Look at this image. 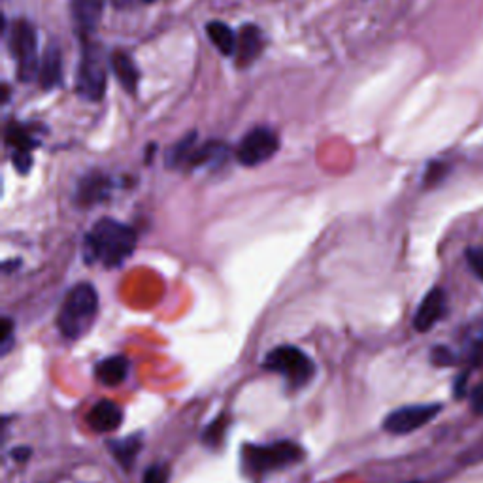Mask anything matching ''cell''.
Wrapping results in <instances>:
<instances>
[{
	"mask_svg": "<svg viewBox=\"0 0 483 483\" xmlns=\"http://www.w3.org/2000/svg\"><path fill=\"white\" fill-rule=\"evenodd\" d=\"M138 236L133 227L116 219H101L86 236V263H102L106 268L121 266L136 250Z\"/></svg>",
	"mask_w": 483,
	"mask_h": 483,
	"instance_id": "cell-1",
	"label": "cell"
},
{
	"mask_svg": "<svg viewBox=\"0 0 483 483\" xmlns=\"http://www.w3.org/2000/svg\"><path fill=\"white\" fill-rule=\"evenodd\" d=\"M96 315H99V293L91 283H78L62 300L57 327L64 338L78 340L91 331Z\"/></svg>",
	"mask_w": 483,
	"mask_h": 483,
	"instance_id": "cell-2",
	"label": "cell"
},
{
	"mask_svg": "<svg viewBox=\"0 0 483 483\" xmlns=\"http://www.w3.org/2000/svg\"><path fill=\"white\" fill-rule=\"evenodd\" d=\"M242 469L246 474L261 476L266 472L282 471L304 459V449L289 440L274 444H248L242 447Z\"/></svg>",
	"mask_w": 483,
	"mask_h": 483,
	"instance_id": "cell-3",
	"label": "cell"
},
{
	"mask_svg": "<svg viewBox=\"0 0 483 483\" xmlns=\"http://www.w3.org/2000/svg\"><path fill=\"white\" fill-rule=\"evenodd\" d=\"M263 368L268 372L280 374L287 380L289 388L300 389L315 374V364L310 356L295 346L274 348L263 361Z\"/></svg>",
	"mask_w": 483,
	"mask_h": 483,
	"instance_id": "cell-4",
	"label": "cell"
},
{
	"mask_svg": "<svg viewBox=\"0 0 483 483\" xmlns=\"http://www.w3.org/2000/svg\"><path fill=\"white\" fill-rule=\"evenodd\" d=\"M108 82V69H106V55L99 44L87 42L84 45L82 61H79L78 70V84L76 91L86 101L99 102L106 93Z\"/></svg>",
	"mask_w": 483,
	"mask_h": 483,
	"instance_id": "cell-5",
	"label": "cell"
},
{
	"mask_svg": "<svg viewBox=\"0 0 483 483\" xmlns=\"http://www.w3.org/2000/svg\"><path fill=\"white\" fill-rule=\"evenodd\" d=\"M10 50L13 59L18 61V74L21 82H30L32 78L38 76V37L32 23L25 20L13 23L10 35Z\"/></svg>",
	"mask_w": 483,
	"mask_h": 483,
	"instance_id": "cell-6",
	"label": "cell"
},
{
	"mask_svg": "<svg viewBox=\"0 0 483 483\" xmlns=\"http://www.w3.org/2000/svg\"><path fill=\"white\" fill-rule=\"evenodd\" d=\"M280 148L278 135L266 127H257L242 138L236 150V159L244 167H257L266 163L268 159L276 155Z\"/></svg>",
	"mask_w": 483,
	"mask_h": 483,
	"instance_id": "cell-7",
	"label": "cell"
},
{
	"mask_svg": "<svg viewBox=\"0 0 483 483\" xmlns=\"http://www.w3.org/2000/svg\"><path fill=\"white\" fill-rule=\"evenodd\" d=\"M442 412V405H410L391 412L383 420V430L395 437L410 434L429 425Z\"/></svg>",
	"mask_w": 483,
	"mask_h": 483,
	"instance_id": "cell-8",
	"label": "cell"
},
{
	"mask_svg": "<svg viewBox=\"0 0 483 483\" xmlns=\"http://www.w3.org/2000/svg\"><path fill=\"white\" fill-rule=\"evenodd\" d=\"M446 314V293L440 287H434L422 300L413 315V329L417 332L430 331Z\"/></svg>",
	"mask_w": 483,
	"mask_h": 483,
	"instance_id": "cell-9",
	"label": "cell"
},
{
	"mask_svg": "<svg viewBox=\"0 0 483 483\" xmlns=\"http://www.w3.org/2000/svg\"><path fill=\"white\" fill-rule=\"evenodd\" d=\"M106 0H70L72 21L82 37H89L102 21Z\"/></svg>",
	"mask_w": 483,
	"mask_h": 483,
	"instance_id": "cell-10",
	"label": "cell"
},
{
	"mask_svg": "<svg viewBox=\"0 0 483 483\" xmlns=\"http://www.w3.org/2000/svg\"><path fill=\"white\" fill-rule=\"evenodd\" d=\"M123 410L119 405H116L114 400H99L94 402L93 408L87 413V425L91 430L99 432V434H108L114 432L121 427L123 423Z\"/></svg>",
	"mask_w": 483,
	"mask_h": 483,
	"instance_id": "cell-11",
	"label": "cell"
},
{
	"mask_svg": "<svg viewBox=\"0 0 483 483\" xmlns=\"http://www.w3.org/2000/svg\"><path fill=\"white\" fill-rule=\"evenodd\" d=\"M265 50V37L261 29L255 25H246L240 32V40L236 47L238 64L240 67H248L257 57H259Z\"/></svg>",
	"mask_w": 483,
	"mask_h": 483,
	"instance_id": "cell-12",
	"label": "cell"
},
{
	"mask_svg": "<svg viewBox=\"0 0 483 483\" xmlns=\"http://www.w3.org/2000/svg\"><path fill=\"white\" fill-rule=\"evenodd\" d=\"M40 86L45 91H52L61 86L62 82V53L55 44H52L45 50V55L40 62V72H38Z\"/></svg>",
	"mask_w": 483,
	"mask_h": 483,
	"instance_id": "cell-13",
	"label": "cell"
},
{
	"mask_svg": "<svg viewBox=\"0 0 483 483\" xmlns=\"http://www.w3.org/2000/svg\"><path fill=\"white\" fill-rule=\"evenodd\" d=\"M128 374V359L123 356H111L94 366V376L106 388H118Z\"/></svg>",
	"mask_w": 483,
	"mask_h": 483,
	"instance_id": "cell-14",
	"label": "cell"
},
{
	"mask_svg": "<svg viewBox=\"0 0 483 483\" xmlns=\"http://www.w3.org/2000/svg\"><path fill=\"white\" fill-rule=\"evenodd\" d=\"M110 67L114 70L116 78L119 79V84L127 93H136L138 82H140V74L135 61L131 55H127L125 52H114V55L110 57Z\"/></svg>",
	"mask_w": 483,
	"mask_h": 483,
	"instance_id": "cell-15",
	"label": "cell"
},
{
	"mask_svg": "<svg viewBox=\"0 0 483 483\" xmlns=\"http://www.w3.org/2000/svg\"><path fill=\"white\" fill-rule=\"evenodd\" d=\"M110 447V454L116 457V461L123 466V469H131V466L135 464L140 449H142V438L136 437V434H133V437H127L123 440H114L108 444Z\"/></svg>",
	"mask_w": 483,
	"mask_h": 483,
	"instance_id": "cell-16",
	"label": "cell"
},
{
	"mask_svg": "<svg viewBox=\"0 0 483 483\" xmlns=\"http://www.w3.org/2000/svg\"><path fill=\"white\" fill-rule=\"evenodd\" d=\"M206 32L210 42L217 47L221 55H234L238 40L234 37V32L221 21H210L206 25Z\"/></svg>",
	"mask_w": 483,
	"mask_h": 483,
	"instance_id": "cell-17",
	"label": "cell"
},
{
	"mask_svg": "<svg viewBox=\"0 0 483 483\" xmlns=\"http://www.w3.org/2000/svg\"><path fill=\"white\" fill-rule=\"evenodd\" d=\"M6 142L8 146L15 148V151H30L37 146V142L25 131L21 125H10L6 131Z\"/></svg>",
	"mask_w": 483,
	"mask_h": 483,
	"instance_id": "cell-18",
	"label": "cell"
},
{
	"mask_svg": "<svg viewBox=\"0 0 483 483\" xmlns=\"http://www.w3.org/2000/svg\"><path fill=\"white\" fill-rule=\"evenodd\" d=\"M195 142H197V135L191 133L187 135L178 146H176L170 153V159H168V165L170 167H182L184 163H189L191 155L195 153Z\"/></svg>",
	"mask_w": 483,
	"mask_h": 483,
	"instance_id": "cell-19",
	"label": "cell"
},
{
	"mask_svg": "<svg viewBox=\"0 0 483 483\" xmlns=\"http://www.w3.org/2000/svg\"><path fill=\"white\" fill-rule=\"evenodd\" d=\"M106 195V182L101 178H89L79 187V201L82 202H96Z\"/></svg>",
	"mask_w": 483,
	"mask_h": 483,
	"instance_id": "cell-20",
	"label": "cell"
},
{
	"mask_svg": "<svg viewBox=\"0 0 483 483\" xmlns=\"http://www.w3.org/2000/svg\"><path fill=\"white\" fill-rule=\"evenodd\" d=\"M225 420H223V415L217 417L216 422H212L210 425L206 427V430L202 432V442L206 446H210V447H217L225 437Z\"/></svg>",
	"mask_w": 483,
	"mask_h": 483,
	"instance_id": "cell-21",
	"label": "cell"
},
{
	"mask_svg": "<svg viewBox=\"0 0 483 483\" xmlns=\"http://www.w3.org/2000/svg\"><path fill=\"white\" fill-rule=\"evenodd\" d=\"M430 361H432V364H437V366H455L457 356L446 346H437L430 353Z\"/></svg>",
	"mask_w": 483,
	"mask_h": 483,
	"instance_id": "cell-22",
	"label": "cell"
},
{
	"mask_svg": "<svg viewBox=\"0 0 483 483\" xmlns=\"http://www.w3.org/2000/svg\"><path fill=\"white\" fill-rule=\"evenodd\" d=\"M13 331H15V325H13V321L10 317H4L3 319V331H0V353H3V357H6L12 346H13V340H15V336H13Z\"/></svg>",
	"mask_w": 483,
	"mask_h": 483,
	"instance_id": "cell-23",
	"label": "cell"
},
{
	"mask_svg": "<svg viewBox=\"0 0 483 483\" xmlns=\"http://www.w3.org/2000/svg\"><path fill=\"white\" fill-rule=\"evenodd\" d=\"M466 263H469L471 270L483 282V248L466 250Z\"/></svg>",
	"mask_w": 483,
	"mask_h": 483,
	"instance_id": "cell-24",
	"label": "cell"
},
{
	"mask_svg": "<svg viewBox=\"0 0 483 483\" xmlns=\"http://www.w3.org/2000/svg\"><path fill=\"white\" fill-rule=\"evenodd\" d=\"M142 483H168V469L160 464H153L142 478Z\"/></svg>",
	"mask_w": 483,
	"mask_h": 483,
	"instance_id": "cell-25",
	"label": "cell"
},
{
	"mask_svg": "<svg viewBox=\"0 0 483 483\" xmlns=\"http://www.w3.org/2000/svg\"><path fill=\"white\" fill-rule=\"evenodd\" d=\"M471 406L476 413H483V383L471 393Z\"/></svg>",
	"mask_w": 483,
	"mask_h": 483,
	"instance_id": "cell-26",
	"label": "cell"
},
{
	"mask_svg": "<svg viewBox=\"0 0 483 483\" xmlns=\"http://www.w3.org/2000/svg\"><path fill=\"white\" fill-rule=\"evenodd\" d=\"M30 455H32V449H30V447H27V446L13 447V449H12V457H13V461L25 463V461H29V459H30Z\"/></svg>",
	"mask_w": 483,
	"mask_h": 483,
	"instance_id": "cell-27",
	"label": "cell"
},
{
	"mask_svg": "<svg viewBox=\"0 0 483 483\" xmlns=\"http://www.w3.org/2000/svg\"><path fill=\"white\" fill-rule=\"evenodd\" d=\"M136 3V0H114V4L118 8H127V6H133Z\"/></svg>",
	"mask_w": 483,
	"mask_h": 483,
	"instance_id": "cell-28",
	"label": "cell"
},
{
	"mask_svg": "<svg viewBox=\"0 0 483 483\" xmlns=\"http://www.w3.org/2000/svg\"><path fill=\"white\" fill-rule=\"evenodd\" d=\"M142 3H148L150 4V3H157V0H142Z\"/></svg>",
	"mask_w": 483,
	"mask_h": 483,
	"instance_id": "cell-29",
	"label": "cell"
},
{
	"mask_svg": "<svg viewBox=\"0 0 483 483\" xmlns=\"http://www.w3.org/2000/svg\"><path fill=\"white\" fill-rule=\"evenodd\" d=\"M412 483H417V481H412Z\"/></svg>",
	"mask_w": 483,
	"mask_h": 483,
	"instance_id": "cell-30",
	"label": "cell"
}]
</instances>
